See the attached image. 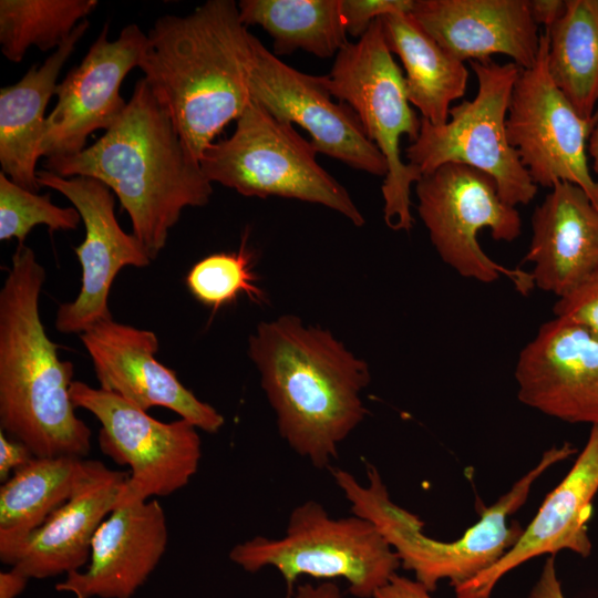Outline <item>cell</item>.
<instances>
[{
    "label": "cell",
    "mask_w": 598,
    "mask_h": 598,
    "mask_svg": "<svg viewBox=\"0 0 598 598\" xmlns=\"http://www.w3.org/2000/svg\"><path fill=\"white\" fill-rule=\"evenodd\" d=\"M43 169L104 183L128 214L133 235L155 259L186 207L205 206L213 183L182 142L166 109L142 78L121 116L94 144L45 158Z\"/></svg>",
    "instance_id": "6da1fadb"
},
{
    "label": "cell",
    "mask_w": 598,
    "mask_h": 598,
    "mask_svg": "<svg viewBox=\"0 0 598 598\" xmlns=\"http://www.w3.org/2000/svg\"><path fill=\"white\" fill-rule=\"evenodd\" d=\"M138 68L190 155L200 161L248 103L251 37L233 0H208L186 16L159 17Z\"/></svg>",
    "instance_id": "7a4b0ae2"
},
{
    "label": "cell",
    "mask_w": 598,
    "mask_h": 598,
    "mask_svg": "<svg viewBox=\"0 0 598 598\" xmlns=\"http://www.w3.org/2000/svg\"><path fill=\"white\" fill-rule=\"evenodd\" d=\"M248 354L280 436L313 467H329L368 413L361 399L371 379L368 363L330 331L293 315L260 322Z\"/></svg>",
    "instance_id": "3957f363"
},
{
    "label": "cell",
    "mask_w": 598,
    "mask_h": 598,
    "mask_svg": "<svg viewBox=\"0 0 598 598\" xmlns=\"http://www.w3.org/2000/svg\"><path fill=\"white\" fill-rule=\"evenodd\" d=\"M44 280L34 251L18 245L0 290V427L37 457L85 458L91 430L71 399L74 368L40 316Z\"/></svg>",
    "instance_id": "277c9868"
},
{
    "label": "cell",
    "mask_w": 598,
    "mask_h": 598,
    "mask_svg": "<svg viewBox=\"0 0 598 598\" xmlns=\"http://www.w3.org/2000/svg\"><path fill=\"white\" fill-rule=\"evenodd\" d=\"M576 448L568 442L546 450L538 463L520 476L480 519L454 540L429 537L424 523L395 504L378 468L367 464V483L361 484L348 471L330 468L331 475L350 504L353 515L369 520L398 555L401 566L433 592L441 580L455 588L493 566L520 537L511 515L527 501L534 483L551 466L570 457Z\"/></svg>",
    "instance_id": "5b68a950"
},
{
    "label": "cell",
    "mask_w": 598,
    "mask_h": 598,
    "mask_svg": "<svg viewBox=\"0 0 598 598\" xmlns=\"http://www.w3.org/2000/svg\"><path fill=\"white\" fill-rule=\"evenodd\" d=\"M229 559L249 573L276 568L293 594L298 577L343 578L357 598H373L401 566L378 529L352 515L330 517L322 504L306 501L290 513L280 538L255 536L235 545Z\"/></svg>",
    "instance_id": "8992f818"
},
{
    "label": "cell",
    "mask_w": 598,
    "mask_h": 598,
    "mask_svg": "<svg viewBox=\"0 0 598 598\" xmlns=\"http://www.w3.org/2000/svg\"><path fill=\"white\" fill-rule=\"evenodd\" d=\"M317 151L292 124L250 100L233 134L214 142L199 164L212 183L247 197L279 196L327 206L354 226L364 217L348 190L317 162Z\"/></svg>",
    "instance_id": "52a82bcc"
},
{
    "label": "cell",
    "mask_w": 598,
    "mask_h": 598,
    "mask_svg": "<svg viewBox=\"0 0 598 598\" xmlns=\"http://www.w3.org/2000/svg\"><path fill=\"white\" fill-rule=\"evenodd\" d=\"M323 80L331 95L354 111L368 138L386 161L381 187L386 226L396 231L411 230V187L422 173L402 161L400 140L406 135L414 142L421 118L410 106L404 74L385 43L380 18L357 42H348L338 52Z\"/></svg>",
    "instance_id": "ba28073f"
},
{
    "label": "cell",
    "mask_w": 598,
    "mask_h": 598,
    "mask_svg": "<svg viewBox=\"0 0 598 598\" xmlns=\"http://www.w3.org/2000/svg\"><path fill=\"white\" fill-rule=\"evenodd\" d=\"M477 92L452 106L448 120L434 125L421 118L417 138L405 148L408 163L422 175L447 163L463 164L488 174L501 198L511 206L527 205L538 186L522 165L507 138L506 118L520 68L492 59L470 61Z\"/></svg>",
    "instance_id": "9c48e42d"
},
{
    "label": "cell",
    "mask_w": 598,
    "mask_h": 598,
    "mask_svg": "<svg viewBox=\"0 0 598 598\" xmlns=\"http://www.w3.org/2000/svg\"><path fill=\"white\" fill-rule=\"evenodd\" d=\"M417 213L442 261L463 278L492 283L503 276L526 295L534 288L530 272L505 267L481 247L478 234L511 243L522 233L516 207L499 196L495 181L476 168L447 163L415 184Z\"/></svg>",
    "instance_id": "30bf717a"
},
{
    "label": "cell",
    "mask_w": 598,
    "mask_h": 598,
    "mask_svg": "<svg viewBox=\"0 0 598 598\" xmlns=\"http://www.w3.org/2000/svg\"><path fill=\"white\" fill-rule=\"evenodd\" d=\"M71 399L100 422L101 451L131 468L118 506L168 496L198 471L202 440L188 421H158L120 395L82 381H73Z\"/></svg>",
    "instance_id": "8fae6325"
},
{
    "label": "cell",
    "mask_w": 598,
    "mask_h": 598,
    "mask_svg": "<svg viewBox=\"0 0 598 598\" xmlns=\"http://www.w3.org/2000/svg\"><path fill=\"white\" fill-rule=\"evenodd\" d=\"M547 49V35L540 32L537 60L532 68L520 70L512 91L507 138L537 186L571 183L598 207V182L587 155L598 111L591 118L577 113L549 75Z\"/></svg>",
    "instance_id": "7c38bea8"
},
{
    "label": "cell",
    "mask_w": 598,
    "mask_h": 598,
    "mask_svg": "<svg viewBox=\"0 0 598 598\" xmlns=\"http://www.w3.org/2000/svg\"><path fill=\"white\" fill-rule=\"evenodd\" d=\"M249 68L250 99L280 121L298 124L322 153L355 169L385 176L388 164L354 111L334 102L323 75L300 72L272 54L255 35Z\"/></svg>",
    "instance_id": "4fadbf2b"
},
{
    "label": "cell",
    "mask_w": 598,
    "mask_h": 598,
    "mask_svg": "<svg viewBox=\"0 0 598 598\" xmlns=\"http://www.w3.org/2000/svg\"><path fill=\"white\" fill-rule=\"evenodd\" d=\"M40 187L64 195L80 213L84 239L74 248L81 265V288L73 301L59 306L55 329L64 334H82L112 319L109 297L117 274L127 266L146 267L152 258L133 235L120 226L113 192L102 182L85 177H62L38 171Z\"/></svg>",
    "instance_id": "5bb4252c"
},
{
    "label": "cell",
    "mask_w": 598,
    "mask_h": 598,
    "mask_svg": "<svg viewBox=\"0 0 598 598\" xmlns=\"http://www.w3.org/2000/svg\"><path fill=\"white\" fill-rule=\"evenodd\" d=\"M146 40L135 23L124 27L115 40H109V23L103 25L81 63L56 86L58 101L40 142L41 157L75 155L94 131H106L116 122L127 104L122 83L138 68Z\"/></svg>",
    "instance_id": "9a60e30c"
},
{
    "label": "cell",
    "mask_w": 598,
    "mask_h": 598,
    "mask_svg": "<svg viewBox=\"0 0 598 598\" xmlns=\"http://www.w3.org/2000/svg\"><path fill=\"white\" fill-rule=\"evenodd\" d=\"M80 339L101 389L144 411L154 406L172 410L206 433H217L225 424L215 408L200 401L175 371L157 361L155 332L110 319L83 332Z\"/></svg>",
    "instance_id": "2e32d148"
},
{
    "label": "cell",
    "mask_w": 598,
    "mask_h": 598,
    "mask_svg": "<svg viewBox=\"0 0 598 598\" xmlns=\"http://www.w3.org/2000/svg\"><path fill=\"white\" fill-rule=\"evenodd\" d=\"M518 400L568 423L598 424V337L554 317L520 350Z\"/></svg>",
    "instance_id": "e0dca14e"
},
{
    "label": "cell",
    "mask_w": 598,
    "mask_h": 598,
    "mask_svg": "<svg viewBox=\"0 0 598 598\" xmlns=\"http://www.w3.org/2000/svg\"><path fill=\"white\" fill-rule=\"evenodd\" d=\"M598 492V424H592L582 451L563 481L546 496L515 545L493 566L454 588L457 598H491L497 582L522 564L561 550L588 557L587 524Z\"/></svg>",
    "instance_id": "ac0fdd59"
},
{
    "label": "cell",
    "mask_w": 598,
    "mask_h": 598,
    "mask_svg": "<svg viewBox=\"0 0 598 598\" xmlns=\"http://www.w3.org/2000/svg\"><path fill=\"white\" fill-rule=\"evenodd\" d=\"M128 473L100 463L90 478L38 528L0 539V560L29 579L82 570L101 523L118 506Z\"/></svg>",
    "instance_id": "d6986e66"
},
{
    "label": "cell",
    "mask_w": 598,
    "mask_h": 598,
    "mask_svg": "<svg viewBox=\"0 0 598 598\" xmlns=\"http://www.w3.org/2000/svg\"><path fill=\"white\" fill-rule=\"evenodd\" d=\"M167 543L166 515L157 499L117 506L95 532L87 565L68 574L55 590L74 598H132Z\"/></svg>",
    "instance_id": "ffe728a7"
},
{
    "label": "cell",
    "mask_w": 598,
    "mask_h": 598,
    "mask_svg": "<svg viewBox=\"0 0 598 598\" xmlns=\"http://www.w3.org/2000/svg\"><path fill=\"white\" fill-rule=\"evenodd\" d=\"M411 14L462 62L504 54L529 69L537 60L540 32L528 0H414Z\"/></svg>",
    "instance_id": "44dd1931"
},
{
    "label": "cell",
    "mask_w": 598,
    "mask_h": 598,
    "mask_svg": "<svg viewBox=\"0 0 598 598\" xmlns=\"http://www.w3.org/2000/svg\"><path fill=\"white\" fill-rule=\"evenodd\" d=\"M525 260L534 287L564 297L598 270V207L579 186L558 182L534 209Z\"/></svg>",
    "instance_id": "7402d4cb"
},
{
    "label": "cell",
    "mask_w": 598,
    "mask_h": 598,
    "mask_svg": "<svg viewBox=\"0 0 598 598\" xmlns=\"http://www.w3.org/2000/svg\"><path fill=\"white\" fill-rule=\"evenodd\" d=\"M89 20L81 21L68 40L41 65H32L14 84L0 90V165L12 182L38 193L37 163L45 124V110L55 95L59 74L86 33Z\"/></svg>",
    "instance_id": "603a6c76"
},
{
    "label": "cell",
    "mask_w": 598,
    "mask_h": 598,
    "mask_svg": "<svg viewBox=\"0 0 598 598\" xmlns=\"http://www.w3.org/2000/svg\"><path fill=\"white\" fill-rule=\"evenodd\" d=\"M380 20L390 52L404 68L410 103L430 123H446L451 103L466 91L468 71L464 62L447 53L411 13H390Z\"/></svg>",
    "instance_id": "cb8c5ba5"
},
{
    "label": "cell",
    "mask_w": 598,
    "mask_h": 598,
    "mask_svg": "<svg viewBox=\"0 0 598 598\" xmlns=\"http://www.w3.org/2000/svg\"><path fill=\"white\" fill-rule=\"evenodd\" d=\"M101 462L74 456H33L0 487V539L28 535L64 504Z\"/></svg>",
    "instance_id": "d4e9b609"
},
{
    "label": "cell",
    "mask_w": 598,
    "mask_h": 598,
    "mask_svg": "<svg viewBox=\"0 0 598 598\" xmlns=\"http://www.w3.org/2000/svg\"><path fill=\"white\" fill-rule=\"evenodd\" d=\"M544 32L553 82L580 116L591 118L598 101V0H566Z\"/></svg>",
    "instance_id": "484cf974"
},
{
    "label": "cell",
    "mask_w": 598,
    "mask_h": 598,
    "mask_svg": "<svg viewBox=\"0 0 598 598\" xmlns=\"http://www.w3.org/2000/svg\"><path fill=\"white\" fill-rule=\"evenodd\" d=\"M238 9L246 27L272 38L278 55L303 50L328 59L349 42L340 0H241Z\"/></svg>",
    "instance_id": "4316f807"
},
{
    "label": "cell",
    "mask_w": 598,
    "mask_h": 598,
    "mask_svg": "<svg viewBox=\"0 0 598 598\" xmlns=\"http://www.w3.org/2000/svg\"><path fill=\"white\" fill-rule=\"evenodd\" d=\"M96 0H1L0 48L13 63L30 47L56 50L97 6Z\"/></svg>",
    "instance_id": "83f0119b"
},
{
    "label": "cell",
    "mask_w": 598,
    "mask_h": 598,
    "mask_svg": "<svg viewBox=\"0 0 598 598\" xmlns=\"http://www.w3.org/2000/svg\"><path fill=\"white\" fill-rule=\"evenodd\" d=\"M186 286L202 305L218 310L240 295L261 303L266 300L252 270V254L246 237L237 251L212 254L197 261L186 276Z\"/></svg>",
    "instance_id": "f1b7e54d"
},
{
    "label": "cell",
    "mask_w": 598,
    "mask_h": 598,
    "mask_svg": "<svg viewBox=\"0 0 598 598\" xmlns=\"http://www.w3.org/2000/svg\"><path fill=\"white\" fill-rule=\"evenodd\" d=\"M81 220L75 207H59L50 194L25 189L0 173V240L16 238L22 245L38 225H45L50 231L74 230Z\"/></svg>",
    "instance_id": "f546056e"
},
{
    "label": "cell",
    "mask_w": 598,
    "mask_h": 598,
    "mask_svg": "<svg viewBox=\"0 0 598 598\" xmlns=\"http://www.w3.org/2000/svg\"><path fill=\"white\" fill-rule=\"evenodd\" d=\"M554 317L574 322L598 337V270L579 287L557 299Z\"/></svg>",
    "instance_id": "4dcf8cb0"
},
{
    "label": "cell",
    "mask_w": 598,
    "mask_h": 598,
    "mask_svg": "<svg viewBox=\"0 0 598 598\" xmlns=\"http://www.w3.org/2000/svg\"><path fill=\"white\" fill-rule=\"evenodd\" d=\"M414 0H340L347 33L361 38L371 23L390 13H411Z\"/></svg>",
    "instance_id": "1f68e13d"
},
{
    "label": "cell",
    "mask_w": 598,
    "mask_h": 598,
    "mask_svg": "<svg viewBox=\"0 0 598 598\" xmlns=\"http://www.w3.org/2000/svg\"><path fill=\"white\" fill-rule=\"evenodd\" d=\"M34 455L22 442L0 431V481L6 482L11 472L25 465Z\"/></svg>",
    "instance_id": "d6a6232c"
},
{
    "label": "cell",
    "mask_w": 598,
    "mask_h": 598,
    "mask_svg": "<svg viewBox=\"0 0 598 598\" xmlns=\"http://www.w3.org/2000/svg\"><path fill=\"white\" fill-rule=\"evenodd\" d=\"M373 598H432V596L431 591L415 579L395 574Z\"/></svg>",
    "instance_id": "836d02e7"
},
{
    "label": "cell",
    "mask_w": 598,
    "mask_h": 598,
    "mask_svg": "<svg viewBox=\"0 0 598 598\" xmlns=\"http://www.w3.org/2000/svg\"><path fill=\"white\" fill-rule=\"evenodd\" d=\"M527 598H565L554 556L546 558L540 575Z\"/></svg>",
    "instance_id": "e575fe53"
},
{
    "label": "cell",
    "mask_w": 598,
    "mask_h": 598,
    "mask_svg": "<svg viewBox=\"0 0 598 598\" xmlns=\"http://www.w3.org/2000/svg\"><path fill=\"white\" fill-rule=\"evenodd\" d=\"M528 7L534 21L544 25V30L549 29L560 17L565 9L563 0H528Z\"/></svg>",
    "instance_id": "d590c367"
},
{
    "label": "cell",
    "mask_w": 598,
    "mask_h": 598,
    "mask_svg": "<svg viewBox=\"0 0 598 598\" xmlns=\"http://www.w3.org/2000/svg\"><path fill=\"white\" fill-rule=\"evenodd\" d=\"M29 578L22 573L10 568L0 573V598H16L25 588Z\"/></svg>",
    "instance_id": "8d00e7d4"
},
{
    "label": "cell",
    "mask_w": 598,
    "mask_h": 598,
    "mask_svg": "<svg viewBox=\"0 0 598 598\" xmlns=\"http://www.w3.org/2000/svg\"><path fill=\"white\" fill-rule=\"evenodd\" d=\"M338 585L324 581L319 585L303 584L298 586L295 598H341Z\"/></svg>",
    "instance_id": "74e56055"
},
{
    "label": "cell",
    "mask_w": 598,
    "mask_h": 598,
    "mask_svg": "<svg viewBox=\"0 0 598 598\" xmlns=\"http://www.w3.org/2000/svg\"><path fill=\"white\" fill-rule=\"evenodd\" d=\"M588 153L590 157L592 158V169L595 172V175L597 177L598 182V124L594 128L589 143H588Z\"/></svg>",
    "instance_id": "f35d334b"
}]
</instances>
